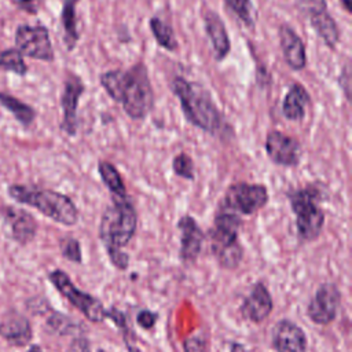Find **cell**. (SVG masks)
Listing matches in <instances>:
<instances>
[{
  "label": "cell",
  "mask_w": 352,
  "mask_h": 352,
  "mask_svg": "<svg viewBox=\"0 0 352 352\" xmlns=\"http://www.w3.org/2000/svg\"><path fill=\"white\" fill-rule=\"evenodd\" d=\"M100 84L116 102L121 103L125 113L140 120L151 110L154 94L143 63H138L126 70H110L100 74Z\"/></svg>",
  "instance_id": "obj_1"
},
{
  "label": "cell",
  "mask_w": 352,
  "mask_h": 352,
  "mask_svg": "<svg viewBox=\"0 0 352 352\" xmlns=\"http://www.w3.org/2000/svg\"><path fill=\"white\" fill-rule=\"evenodd\" d=\"M136 226L138 214L128 195H113V204L106 208L99 223V238L111 264L118 270H126L129 265V256L122 248L133 238Z\"/></svg>",
  "instance_id": "obj_2"
},
{
  "label": "cell",
  "mask_w": 352,
  "mask_h": 352,
  "mask_svg": "<svg viewBox=\"0 0 352 352\" xmlns=\"http://www.w3.org/2000/svg\"><path fill=\"white\" fill-rule=\"evenodd\" d=\"M170 87L180 100L186 118L192 125L206 132H216L220 128V111L213 103L209 92L202 85L187 81L183 77H175Z\"/></svg>",
  "instance_id": "obj_3"
},
{
  "label": "cell",
  "mask_w": 352,
  "mask_h": 352,
  "mask_svg": "<svg viewBox=\"0 0 352 352\" xmlns=\"http://www.w3.org/2000/svg\"><path fill=\"white\" fill-rule=\"evenodd\" d=\"M8 195L19 202L36 208L40 213L63 226H74L78 220V210L74 202L65 194L23 184H11Z\"/></svg>",
  "instance_id": "obj_4"
},
{
  "label": "cell",
  "mask_w": 352,
  "mask_h": 352,
  "mask_svg": "<svg viewBox=\"0 0 352 352\" xmlns=\"http://www.w3.org/2000/svg\"><path fill=\"white\" fill-rule=\"evenodd\" d=\"M241 228L239 214L220 208L214 216L213 227L209 232L210 249L220 267L234 270L239 265L243 256V249L238 241Z\"/></svg>",
  "instance_id": "obj_5"
},
{
  "label": "cell",
  "mask_w": 352,
  "mask_h": 352,
  "mask_svg": "<svg viewBox=\"0 0 352 352\" xmlns=\"http://www.w3.org/2000/svg\"><path fill=\"white\" fill-rule=\"evenodd\" d=\"M292 210L296 214V226L301 239L315 241L323 228L324 213L319 206L320 191L312 186L289 195Z\"/></svg>",
  "instance_id": "obj_6"
},
{
  "label": "cell",
  "mask_w": 352,
  "mask_h": 352,
  "mask_svg": "<svg viewBox=\"0 0 352 352\" xmlns=\"http://www.w3.org/2000/svg\"><path fill=\"white\" fill-rule=\"evenodd\" d=\"M50 282L54 287L76 308L78 309L89 322L99 323L106 319V308L100 300L89 293L80 290L69 278V275L62 270H54L48 274Z\"/></svg>",
  "instance_id": "obj_7"
},
{
  "label": "cell",
  "mask_w": 352,
  "mask_h": 352,
  "mask_svg": "<svg viewBox=\"0 0 352 352\" xmlns=\"http://www.w3.org/2000/svg\"><path fill=\"white\" fill-rule=\"evenodd\" d=\"M268 202V191L263 184L235 183L231 184L224 195L221 208L234 213L253 214Z\"/></svg>",
  "instance_id": "obj_8"
},
{
  "label": "cell",
  "mask_w": 352,
  "mask_h": 352,
  "mask_svg": "<svg viewBox=\"0 0 352 352\" xmlns=\"http://www.w3.org/2000/svg\"><path fill=\"white\" fill-rule=\"evenodd\" d=\"M15 48L25 56L52 62L55 55L50 32L43 25H19L15 30Z\"/></svg>",
  "instance_id": "obj_9"
},
{
  "label": "cell",
  "mask_w": 352,
  "mask_h": 352,
  "mask_svg": "<svg viewBox=\"0 0 352 352\" xmlns=\"http://www.w3.org/2000/svg\"><path fill=\"white\" fill-rule=\"evenodd\" d=\"M340 302L341 293L338 287L330 282L322 283L307 305V315L315 324H330L337 318Z\"/></svg>",
  "instance_id": "obj_10"
},
{
  "label": "cell",
  "mask_w": 352,
  "mask_h": 352,
  "mask_svg": "<svg viewBox=\"0 0 352 352\" xmlns=\"http://www.w3.org/2000/svg\"><path fill=\"white\" fill-rule=\"evenodd\" d=\"M85 87L78 76L69 74L63 84V92L60 98L63 118L60 129L67 135L73 136L77 132V106Z\"/></svg>",
  "instance_id": "obj_11"
},
{
  "label": "cell",
  "mask_w": 352,
  "mask_h": 352,
  "mask_svg": "<svg viewBox=\"0 0 352 352\" xmlns=\"http://www.w3.org/2000/svg\"><path fill=\"white\" fill-rule=\"evenodd\" d=\"M272 346L276 352H307L305 331L289 319H280L272 329Z\"/></svg>",
  "instance_id": "obj_12"
},
{
  "label": "cell",
  "mask_w": 352,
  "mask_h": 352,
  "mask_svg": "<svg viewBox=\"0 0 352 352\" xmlns=\"http://www.w3.org/2000/svg\"><path fill=\"white\" fill-rule=\"evenodd\" d=\"M177 228L180 230V260L186 265L194 264L201 253L205 234L197 224L195 219L188 214L180 217V220L177 221Z\"/></svg>",
  "instance_id": "obj_13"
},
{
  "label": "cell",
  "mask_w": 352,
  "mask_h": 352,
  "mask_svg": "<svg viewBox=\"0 0 352 352\" xmlns=\"http://www.w3.org/2000/svg\"><path fill=\"white\" fill-rule=\"evenodd\" d=\"M265 150L268 157L278 165L294 166L300 158V144L292 136L279 131H271L265 139Z\"/></svg>",
  "instance_id": "obj_14"
},
{
  "label": "cell",
  "mask_w": 352,
  "mask_h": 352,
  "mask_svg": "<svg viewBox=\"0 0 352 352\" xmlns=\"http://www.w3.org/2000/svg\"><path fill=\"white\" fill-rule=\"evenodd\" d=\"M3 219L7 234L18 243L26 245L36 236L37 223L29 212L14 206H7L3 210Z\"/></svg>",
  "instance_id": "obj_15"
},
{
  "label": "cell",
  "mask_w": 352,
  "mask_h": 352,
  "mask_svg": "<svg viewBox=\"0 0 352 352\" xmlns=\"http://www.w3.org/2000/svg\"><path fill=\"white\" fill-rule=\"evenodd\" d=\"M274 300L263 282H257L253 285L252 290L243 300L241 305L242 315L253 323L264 322L272 312Z\"/></svg>",
  "instance_id": "obj_16"
},
{
  "label": "cell",
  "mask_w": 352,
  "mask_h": 352,
  "mask_svg": "<svg viewBox=\"0 0 352 352\" xmlns=\"http://www.w3.org/2000/svg\"><path fill=\"white\" fill-rule=\"evenodd\" d=\"M0 337L14 346L28 345L33 337L29 319L16 311L7 312L0 322Z\"/></svg>",
  "instance_id": "obj_17"
},
{
  "label": "cell",
  "mask_w": 352,
  "mask_h": 352,
  "mask_svg": "<svg viewBox=\"0 0 352 352\" xmlns=\"http://www.w3.org/2000/svg\"><path fill=\"white\" fill-rule=\"evenodd\" d=\"M279 38L286 63L294 70L304 69L307 65V55L305 45L300 36L289 25H282L279 29Z\"/></svg>",
  "instance_id": "obj_18"
},
{
  "label": "cell",
  "mask_w": 352,
  "mask_h": 352,
  "mask_svg": "<svg viewBox=\"0 0 352 352\" xmlns=\"http://www.w3.org/2000/svg\"><path fill=\"white\" fill-rule=\"evenodd\" d=\"M205 29L212 41L216 59L221 60L223 58H226L228 55L231 44H230V38H228L226 26L216 12L209 11L205 15Z\"/></svg>",
  "instance_id": "obj_19"
},
{
  "label": "cell",
  "mask_w": 352,
  "mask_h": 352,
  "mask_svg": "<svg viewBox=\"0 0 352 352\" xmlns=\"http://www.w3.org/2000/svg\"><path fill=\"white\" fill-rule=\"evenodd\" d=\"M309 103V95L307 89L301 84H293L290 89L287 91L283 104H282V111L283 116L290 120V121H298L302 120L305 116V106Z\"/></svg>",
  "instance_id": "obj_20"
},
{
  "label": "cell",
  "mask_w": 352,
  "mask_h": 352,
  "mask_svg": "<svg viewBox=\"0 0 352 352\" xmlns=\"http://www.w3.org/2000/svg\"><path fill=\"white\" fill-rule=\"evenodd\" d=\"M308 18H309L312 28L315 29L318 36L323 40V43L327 47L334 48L336 44L338 43L340 32H338L336 21L331 18V15L327 12V10L315 12Z\"/></svg>",
  "instance_id": "obj_21"
},
{
  "label": "cell",
  "mask_w": 352,
  "mask_h": 352,
  "mask_svg": "<svg viewBox=\"0 0 352 352\" xmlns=\"http://www.w3.org/2000/svg\"><path fill=\"white\" fill-rule=\"evenodd\" d=\"M78 0H63L60 22L63 28V40L69 51H72L78 41V30H77V15L76 7Z\"/></svg>",
  "instance_id": "obj_22"
},
{
  "label": "cell",
  "mask_w": 352,
  "mask_h": 352,
  "mask_svg": "<svg viewBox=\"0 0 352 352\" xmlns=\"http://www.w3.org/2000/svg\"><path fill=\"white\" fill-rule=\"evenodd\" d=\"M0 106L8 110L15 117V120H18L25 126H29L36 118V111L32 106L23 103L10 94L0 92Z\"/></svg>",
  "instance_id": "obj_23"
},
{
  "label": "cell",
  "mask_w": 352,
  "mask_h": 352,
  "mask_svg": "<svg viewBox=\"0 0 352 352\" xmlns=\"http://www.w3.org/2000/svg\"><path fill=\"white\" fill-rule=\"evenodd\" d=\"M98 169H99V175H100L103 183L113 192L114 197H125L126 195V190L122 183V179L113 164H110L107 161H100L98 164Z\"/></svg>",
  "instance_id": "obj_24"
},
{
  "label": "cell",
  "mask_w": 352,
  "mask_h": 352,
  "mask_svg": "<svg viewBox=\"0 0 352 352\" xmlns=\"http://www.w3.org/2000/svg\"><path fill=\"white\" fill-rule=\"evenodd\" d=\"M0 70L25 76L28 73V65L23 60V55L16 48H7L0 51Z\"/></svg>",
  "instance_id": "obj_25"
},
{
  "label": "cell",
  "mask_w": 352,
  "mask_h": 352,
  "mask_svg": "<svg viewBox=\"0 0 352 352\" xmlns=\"http://www.w3.org/2000/svg\"><path fill=\"white\" fill-rule=\"evenodd\" d=\"M150 29L151 33L154 34L157 43L164 47L165 50L175 51L177 48V41L175 38L173 30L169 25H166L162 19L154 16L150 19Z\"/></svg>",
  "instance_id": "obj_26"
},
{
  "label": "cell",
  "mask_w": 352,
  "mask_h": 352,
  "mask_svg": "<svg viewBox=\"0 0 352 352\" xmlns=\"http://www.w3.org/2000/svg\"><path fill=\"white\" fill-rule=\"evenodd\" d=\"M230 11H232L238 19H241L248 28L254 26L252 16V3L250 0H224Z\"/></svg>",
  "instance_id": "obj_27"
},
{
  "label": "cell",
  "mask_w": 352,
  "mask_h": 352,
  "mask_svg": "<svg viewBox=\"0 0 352 352\" xmlns=\"http://www.w3.org/2000/svg\"><path fill=\"white\" fill-rule=\"evenodd\" d=\"M59 246H60V253L66 260L76 263V264H80L82 261L81 246L76 238H72V236L62 238Z\"/></svg>",
  "instance_id": "obj_28"
},
{
  "label": "cell",
  "mask_w": 352,
  "mask_h": 352,
  "mask_svg": "<svg viewBox=\"0 0 352 352\" xmlns=\"http://www.w3.org/2000/svg\"><path fill=\"white\" fill-rule=\"evenodd\" d=\"M172 168L177 176L190 179V180L194 179V162H192L191 157L184 153H182L173 158Z\"/></svg>",
  "instance_id": "obj_29"
},
{
  "label": "cell",
  "mask_w": 352,
  "mask_h": 352,
  "mask_svg": "<svg viewBox=\"0 0 352 352\" xmlns=\"http://www.w3.org/2000/svg\"><path fill=\"white\" fill-rule=\"evenodd\" d=\"M48 324L51 326V329L54 331L60 333V334L70 333L72 329L74 327V323L70 320V318H67L62 314H58V312H55L51 318H48Z\"/></svg>",
  "instance_id": "obj_30"
},
{
  "label": "cell",
  "mask_w": 352,
  "mask_h": 352,
  "mask_svg": "<svg viewBox=\"0 0 352 352\" xmlns=\"http://www.w3.org/2000/svg\"><path fill=\"white\" fill-rule=\"evenodd\" d=\"M183 348L184 352H209L208 340L198 334L186 338L183 342Z\"/></svg>",
  "instance_id": "obj_31"
},
{
  "label": "cell",
  "mask_w": 352,
  "mask_h": 352,
  "mask_svg": "<svg viewBox=\"0 0 352 352\" xmlns=\"http://www.w3.org/2000/svg\"><path fill=\"white\" fill-rule=\"evenodd\" d=\"M297 7L307 16H311L315 12L327 10L326 0H297Z\"/></svg>",
  "instance_id": "obj_32"
},
{
  "label": "cell",
  "mask_w": 352,
  "mask_h": 352,
  "mask_svg": "<svg viewBox=\"0 0 352 352\" xmlns=\"http://www.w3.org/2000/svg\"><path fill=\"white\" fill-rule=\"evenodd\" d=\"M157 318H158V315L154 314L153 311L142 309L136 315V323L144 330H151L157 323Z\"/></svg>",
  "instance_id": "obj_33"
},
{
  "label": "cell",
  "mask_w": 352,
  "mask_h": 352,
  "mask_svg": "<svg viewBox=\"0 0 352 352\" xmlns=\"http://www.w3.org/2000/svg\"><path fill=\"white\" fill-rule=\"evenodd\" d=\"M106 318H110V319L113 320V323H114L120 330H122L124 333L128 331L126 318H125V315H124L121 311H118V309H116V308H110V311H109V309L106 311Z\"/></svg>",
  "instance_id": "obj_34"
},
{
  "label": "cell",
  "mask_w": 352,
  "mask_h": 352,
  "mask_svg": "<svg viewBox=\"0 0 352 352\" xmlns=\"http://www.w3.org/2000/svg\"><path fill=\"white\" fill-rule=\"evenodd\" d=\"M16 8L28 12L37 14L43 6V0H14Z\"/></svg>",
  "instance_id": "obj_35"
},
{
  "label": "cell",
  "mask_w": 352,
  "mask_h": 352,
  "mask_svg": "<svg viewBox=\"0 0 352 352\" xmlns=\"http://www.w3.org/2000/svg\"><path fill=\"white\" fill-rule=\"evenodd\" d=\"M65 352H91L89 341L85 337H76Z\"/></svg>",
  "instance_id": "obj_36"
},
{
  "label": "cell",
  "mask_w": 352,
  "mask_h": 352,
  "mask_svg": "<svg viewBox=\"0 0 352 352\" xmlns=\"http://www.w3.org/2000/svg\"><path fill=\"white\" fill-rule=\"evenodd\" d=\"M230 352H249L241 342H231Z\"/></svg>",
  "instance_id": "obj_37"
},
{
  "label": "cell",
  "mask_w": 352,
  "mask_h": 352,
  "mask_svg": "<svg viewBox=\"0 0 352 352\" xmlns=\"http://www.w3.org/2000/svg\"><path fill=\"white\" fill-rule=\"evenodd\" d=\"M26 352H47V351H44L40 345H32Z\"/></svg>",
  "instance_id": "obj_38"
},
{
  "label": "cell",
  "mask_w": 352,
  "mask_h": 352,
  "mask_svg": "<svg viewBox=\"0 0 352 352\" xmlns=\"http://www.w3.org/2000/svg\"><path fill=\"white\" fill-rule=\"evenodd\" d=\"M126 349H128V352H142L138 346H135V345H132L129 342H126Z\"/></svg>",
  "instance_id": "obj_39"
},
{
  "label": "cell",
  "mask_w": 352,
  "mask_h": 352,
  "mask_svg": "<svg viewBox=\"0 0 352 352\" xmlns=\"http://www.w3.org/2000/svg\"><path fill=\"white\" fill-rule=\"evenodd\" d=\"M344 1V7L346 11H351V0H342Z\"/></svg>",
  "instance_id": "obj_40"
},
{
  "label": "cell",
  "mask_w": 352,
  "mask_h": 352,
  "mask_svg": "<svg viewBox=\"0 0 352 352\" xmlns=\"http://www.w3.org/2000/svg\"><path fill=\"white\" fill-rule=\"evenodd\" d=\"M96 352H106V351H104V349H98Z\"/></svg>",
  "instance_id": "obj_41"
}]
</instances>
